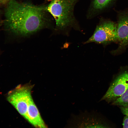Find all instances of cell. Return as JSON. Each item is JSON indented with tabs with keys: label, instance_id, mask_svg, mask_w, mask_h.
Segmentation results:
<instances>
[{
	"label": "cell",
	"instance_id": "6da1fadb",
	"mask_svg": "<svg viewBox=\"0 0 128 128\" xmlns=\"http://www.w3.org/2000/svg\"><path fill=\"white\" fill-rule=\"evenodd\" d=\"M5 12L7 30L16 36H29L45 27L47 19L44 8L9 0Z\"/></svg>",
	"mask_w": 128,
	"mask_h": 128
},
{
	"label": "cell",
	"instance_id": "7a4b0ae2",
	"mask_svg": "<svg viewBox=\"0 0 128 128\" xmlns=\"http://www.w3.org/2000/svg\"><path fill=\"white\" fill-rule=\"evenodd\" d=\"M45 9L54 18L56 28L62 30L73 26L75 22L73 9L78 0H47Z\"/></svg>",
	"mask_w": 128,
	"mask_h": 128
},
{
	"label": "cell",
	"instance_id": "3957f363",
	"mask_svg": "<svg viewBox=\"0 0 128 128\" xmlns=\"http://www.w3.org/2000/svg\"><path fill=\"white\" fill-rule=\"evenodd\" d=\"M67 128H104L107 127L102 121L97 111H81L78 114H72L67 120Z\"/></svg>",
	"mask_w": 128,
	"mask_h": 128
},
{
	"label": "cell",
	"instance_id": "277c9868",
	"mask_svg": "<svg viewBox=\"0 0 128 128\" xmlns=\"http://www.w3.org/2000/svg\"><path fill=\"white\" fill-rule=\"evenodd\" d=\"M32 87L27 85H19L8 93V101L16 109L19 113L25 117L29 101L32 97Z\"/></svg>",
	"mask_w": 128,
	"mask_h": 128
},
{
	"label": "cell",
	"instance_id": "5b68a950",
	"mask_svg": "<svg viewBox=\"0 0 128 128\" xmlns=\"http://www.w3.org/2000/svg\"><path fill=\"white\" fill-rule=\"evenodd\" d=\"M117 40V25L108 21L98 25L92 35L84 44L94 42L104 44Z\"/></svg>",
	"mask_w": 128,
	"mask_h": 128
},
{
	"label": "cell",
	"instance_id": "8992f818",
	"mask_svg": "<svg viewBox=\"0 0 128 128\" xmlns=\"http://www.w3.org/2000/svg\"><path fill=\"white\" fill-rule=\"evenodd\" d=\"M128 88V72L120 74L110 85L100 101L113 102L121 96Z\"/></svg>",
	"mask_w": 128,
	"mask_h": 128
},
{
	"label": "cell",
	"instance_id": "52a82bcc",
	"mask_svg": "<svg viewBox=\"0 0 128 128\" xmlns=\"http://www.w3.org/2000/svg\"><path fill=\"white\" fill-rule=\"evenodd\" d=\"M25 118L36 127L46 128L32 97L29 101L27 111Z\"/></svg>",
	"mask_w": 128,
	"mask_h": 128
},
{
	"label": "cell",
	"instance_id": "ba28073f",
	"mask_svg": "<svg viewBox=\"0 0 128 128\" xmlns=\"http://www.w3.org/2000/svg\"><path fill=\"white\" fill-rule=\"evenodd\" d=\"M117 40L123 45L128 44V17L121 18L117 25Z\"/></svg>",
	"mask_w": 128,
	"mask_h": 128
},
{
	"label": "cell",
	"instance_id": "9c48e42d",
	"mask_svg": "<svg viewBox=\"0 0 128 128\" xmlns=\"http://www.w3.org/2000/svg\"><path fill=\"white\" fill-rule=\"evenodd\" d=\"M112 0H93L92 6L94 10H101L106 7Z\"/></svg>",
	"mask_w": 128,
	"mask_h": 128
},
{
	"label": "cell",
	"instance_id": "30bf717a",
	"mask_svg": "<svg viewBox=\"0 0 128 128\" xmlns=\"http://www.w3.org/2000/svg\"><path fill=\"white\" fill-rule=\"evenodd\" d=\"M113 105L120 106L128 105V88L119 97L112 102Z\"/></svg>",
	"mask_w": 128,
	"mask_h": 128
},
{
	"label": "cell",
	"instance_id": "8fae6325",
	"mask_svg": "<svg viewBox=\"0 0 128 128\" xmlns=\"http://www.w3.org/2000/svg\"><path fill=\"white\" fill-rule=\"evenodd\" d=\"M120 107L122 113L128 116V105L124 106H120Z\"/></svg>",
	"mask_w": 128,
	"mask_h": 128
},
{
	"label": "cell",
	"instance_id": "7c38bea8",
	"mask_svg": "<svg viewBox=\"0 0 128 128\" xmlns=\"http://www.w3.org/2000/svg\"><path fill=\"white\" fill-rule=\"evenodd\" d=\"M123 125V128H128V116L125 115L124 117Z\"/></svg>",
	"mask_w": 128,
	"mask_h": 128
},
{
	"label": "cell",
	"instance_id": "4fadbf2b",
	"mask_svg": "<svg viewBox=\"0 0 128 128\" xmlns=\"http://www.w3.org/2000/svg\"><path fill=\"white\" fill-rule=\"evenodd\" d=\"M9 0H0V4H7Z\"/></svg>",
	"mask_w": 128,
	"mask_h": 128
}]
</instances>
